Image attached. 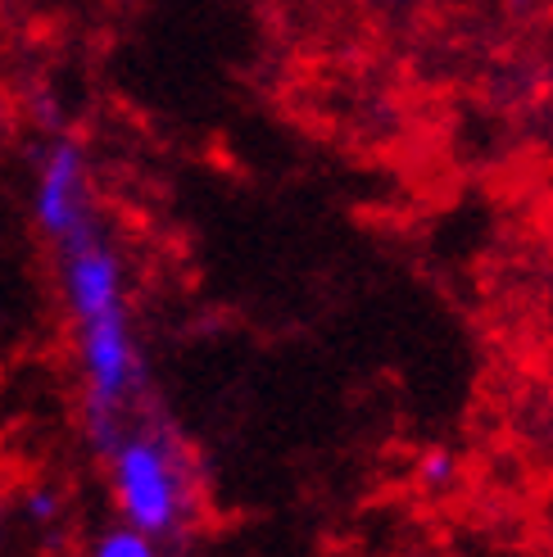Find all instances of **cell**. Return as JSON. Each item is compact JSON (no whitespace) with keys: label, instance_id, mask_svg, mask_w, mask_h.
<instances>
[{"label":"cell","instance_id":"6da1fadb","mask_svg":"<svg viewBox=\"0 0 553 557\" xmlns=\"http://www.w3.org/2000/svg\"><path fill=\"white\" fill-rule=\"evenodd\" d=\"M100 458L109 467V494L123 521L142 525L159 544H173L191 531L200 512L196 462L163 417L142 412Z\"/></svg>","mask_w":553,"mask_h":557},{"label":"cell","instance_id":"7a4b0ae2","mask_svg":"<svg viewBox=\"0 0 553 557\" xmlns=\"http://www.w3.org/2000/svg\"><path fill=\"white\" fill-rule=\"evenodd\" d=\"M33 218L50 245H60L77 227H87L96 218L91 205V169H87V150L73 136L54 132L37 154V173H33Z\"/></svg>","mask_w":553,"mask_h":557},{"label":"cell","instance_id":"3957f363","mask_svg":"<svg viewBox=\"0 0 553 557\" xmlns=\"http://www.w3.org/2000/svg\"><path fill=\"white\" fill-rule=\"evenodd\" d=\"M91 553H96V557H155V553H159V540L146 535L142 525H132V521L119 517L114 525H109V531L96 535Z\"/></svg>","mask_w":553,"mask_h":557},{"label":"cell","instance_id":"277c9868","mask_svg":"<svg viewBox=\"0 0 553 557\" xmlns=\"http://www.w3.org/2000/svg\"><path fill=\"white\" fill-rule=\"evenodd\" d=\"M19 512L27 525H37V531H54V525L64 521V494L54 485H33V490H23Z\"/></svg>","mask_w":553,"mask_h":557},{"label":"cell","instance_id":"5b68a950","mask_svg":"<svg viewBox=\"0 0 553 557\" xmlns=\"http://www.w3.org/2000/svg\"><path fill=\"white\" fill-rule=\"evenodd\" d=\"M5 127H10V114H5V96H0V136H5Z\"/></svg>","mask_w":553,"mask_h":557},{"label":"cell","instance_id":"8992f818","mask_svg":"<svg viewBox=\"0 0 553 557\" xmlns=\"http://www.w3.org/2000/svg\"><path fill=\"white\" fill-rule=\"evenodd\" d=\"M0 548H5V512H0Z\"/></svg>","mask_w":553,"mask_h":557}]
</instances>
